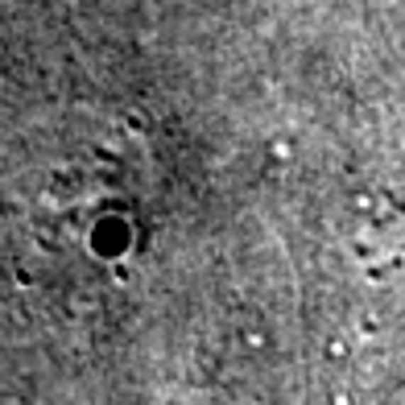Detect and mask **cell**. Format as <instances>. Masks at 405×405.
I'll use <instances>...</instances> for the list:
<instances>
[{"label":"cell","mask_w":405,"mask_h":405,"mask_svg":"<svg viewBox=\"0 0 405 405\" xmlns=\"http://www.w3.org/2000/svg\"><path fill=\"white\" fill-rule=\"evenodd\" d=\"M289 157H294V145H289V141H269V162L286 166Z\"/></svg>","instance_id":"cell-1"},{"label":"cell","mask_w":405,"mask_h":405,"mask_svg":"<svg viewBox=\"0 0 405 405\" xmlns=\"http://www.w3.org/2000/svg\"><path fill=\"white\" fill-rule=\"evenodd\" d=\"M348 352H352V348H348V339H343V335H331V339H327V360L339 364V360H348Z\"/></svg>","instance_id":"cell-2"},{"label":"cell","mask_w":405,"mask_h":405,"mask_svg":"<svg viewBox=\"0 0 405 405\" xmlns=\"http://www.w3.org/2000/svg\"><path fill=\"white\" fill-rule=\"evenodd\" d=\"M240 339H244L248 348H265V331H261V327H248V331L240 335Z\"/></svg>","instance_id":"cell-3"}]
</instances>
